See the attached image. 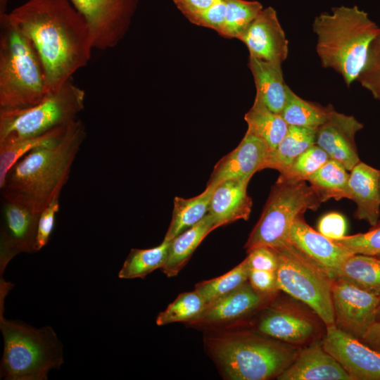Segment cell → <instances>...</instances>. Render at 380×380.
Listing matches in <instances>:
<instances>
[{"mask_svg":"<svg viewBox=\"0 0 380 380\" xmlns=\"http://www.w3.org/2000/svg\"><path fill=\"white\" fill-rule=\"evenodd\" d=\"M7 15L36 49L49 94L72 80L89 61L94 49L93 32L70 0H27Z\"/></svg>","mask_w":380,"mask_h":380,"instance_id":"1","label":"cell"},{"mask_svg":"<svg viewBox=\"0 0 380 380\" xmlns=\"http://www.w3.org/2000/svg\"><path fill=\"white\" fill-rule=\"evenodd\" d=\"M86 137L85 126L77 119L54 139L25 154L0 187L3 199L40 213L60 197Z\"/></svg>","mask_w":380,"mask_h":380,"instance_id":"2","label":"cell"},{"mask_svg":"<svg viewBox=\"0 0 380 380\" xmlns=\"http://www.w3.org/2000/svg\"><path fill=\"white\" fill-rule=\"evenodd\" d=\"M312 27L322 66L332 68L350 87L357 80L379 27L357 6H341L316 16Z\"/></svg>","mask_w":380,"mask_h":380,"instance_id":"3","label":"cell"},{"mask_svg":"<svg viewBox=\"0 0 380 380\" xmlns=\"http://www.w3.org/2000/svg\"><path fill=\"white\" fill-rule=\"evenodd\" d=\"M45 71L30 39L0 14V110L27 108L47 94Z\"/></svg>","mask_w":380,"mask_h":380,"instance_id":"4","label":"cell"},{"mask_svg":"<svg viewBox=\"0 0 380 380\" xmlns=\"http://www.w3.org/2000/svg\"><path fill=\"white\" fill-rule=\"evenodd\" d=\"M6 294H0V329L4 352L1 379L46 380L51 369L64 362L63 344L50 326L35 328L4 316Z\"/></svg>","mask_w":380,"mask_h":380,"instance_id":"5","label":"cell"},{"mask_svg":"<svg viewBox=\"0 0 380 380\" xmlns=\"http://www.w3.org/2000/svg\"><path fill=\"white\" fill-rule=\"evenodd\" d=\"M208 345L223 375L232 380L277 378L298 353L289 344L248 333L220 336Z\"/></svg>","mask_w":380,"mask_h":380,"instance_id":"6","label":"cell"},{"mask_svg":"<svg viewBox=\"0 0 380 380\" xmlns=\"http://www.w3.org/2000/svg\"><path fill=\"white\" fill-rule=\"evenodd\" d=\"M306 182H276L245 244L247 253L258 246L278 248L288 243L294 221L305 211L319 207V196Z\"/></svg>","mask_w":380,"mask_h":380,"instance_id":"7","label":"cell"},{"mask_svg":"<svg viewBox=\"0 0 380 380\" xmlns=\"http://www.w3.org/2000/svg\"><path fill=\"white\" fill-rule=\"evenodd\" d=\"M85 92L72 80L32 106L0 110V141L42 135L77 120L84 108Z\"/></svg>","mask_w":380,"mask_h":380,"instance_id":"8","label":"cell"},{"mask_svg":"<svg viewBox=\"0 0 380 380\" xmlns=\"http://www.w3.org/2000/svg\"><path fill=\"white\" fill-rule=\"evenodd\" d=\"M274 249L279 260L278 290L310 307L326 327L335 325L331 296L334 278L289 243Z\"/></svg>","mask_w":380,"mask_h":380,"instance_id":"9","label":"cell"},{"mask_svg":"<svg viewBox=\"0 0 380 380\" xmlns=\"http://www.w3.org/2000/svg\"><path fill=\"white\" fill-rule=\"evenodd\" d=\"M91 28L94 49L107 50L123 38L139 0H70Z\"/></svg>","mask_w":380,"mask_h":380,"instance_id":"10","label":"cell"},{"mask_svg":"<svg viewBox=\"0 0 380 380\" xmlns=\"http://www.w3.org/2000/svg\"><path fill=\"white\" fill-rule=\"evenodd\" d=\"M335 325L362 339L376 322L380 296L335 278L331 287Z\"/></svg>","mask_w":380,"mask_h":380,"instance_id":"11","label":"cell"},{"mask_svg":"<svg viewBox=\"0 0 380 380\" xmlns=\"http://www.w3.org/2000/svg\"><path fill=\"white\" fill-rule=\"evenodd\" d=\"M321 342L352 380H380V353L360 339L331 325Z\"/></svg>","mask_w":380,"mask_h":380,"instance_id":"12","label":"cell"},{"mask_svg":"<svg viewBox=\"0 0 380 380\" xmlns=\"http://www.w3.org/2000/svg\"><path fill=\"white\" fill-rule=\"evenodd\" d=\"M41 213V212H40ZM40 213L3 199L0 233V277L8 262L23 253H35Z\"/></svg>","mask_w":380,"mask_h":380,"instance_id":"13","label":"cell"},{"mask_svg":"<svg viewBox=\"0 0 380 380\" xmlns=\"http://www.w3.org/2000/svg\"><path fill=\"white\" fill-rule=\"evenodd\" d=\"M362 128L354 116L337 112L329 105L326 119L317 128L316 144L350 171L360 161L355 137Z\"/></svg>","mask_w":380,"mask_h":380,"instance_id":"14","label":"cell"},{"mask_svg":"<svg viewBox=\"0 0 380 380\" xmlns=\"http://www.w3.org/2000/svg\"><path fill=\"white\" fill-rule=\"evenodd\" d=\"M238 39L245 44L249 56L260 60L282 63L287 58L289 42L271 6L262 8Z\"/></svg>","mask_w":380,"mask_h":380,"instance_id":"15","label":"cell"},{"mask_svg":"<svg viewBox=\"0 0 380 380\" xmlns=\"http://www.w3.org/2000/svg\"><path fill=\"white\" fill-rule=\"evenodd\" d=\"M269 152L266 142L247 129L239 145L216 163L208 185H217L229 179L250 180L262 170Z\"/></svg>","mask_w":380,"mask_h":380,"instance_id":"16","label":"cell"},{"mask_svg":"<svg viewBox=\"0 0 380 380\" xmlns=\"http://www.w3.org/2000/svg\"><path fill=\"white\" fill-rule=\"evenodd\" d=\"M289 243L318 264L333 278L336 270L353 254L313 229L305 221L303 215L294 221L289 232Z\"/></svg>","mask_w":380,"mask_h":380,"instance_id":"17","label":"cell"},{"mask_svg":"<svg viewBox=\"0 0 380 380\" xmlns=\"http://www.w3.org/2000/svg\"><path fill=\"white\" fill-rule=\"evenodd\" d=\"M279 380H352L340 364L315 341L298 351Z\"/></svg>","mask_w":380,"mask_h":380,"instance_id":"18","label":"cell"},{"mask_svg":"<svg viewBox=\"0 0 380 380\" xmlns=\"http://www.w3.org/2000/svg\"><path fill=\"white\" fill-rule=\"evenodd\" d=\"M249 181L229 179L216 185L208 212L216 228L249 218L253 205L247 192Z\"/></svg>","mask_w":380,"mask_h":380,"instance_id":"19","label":"cell"},{"mask_svg":"<svg viewBox=\"0 0 380 380\" xmlns=\"http://www.w3.org/2000/svg\"><path fill=\"white\" fill-rule=\"evenodd\" d=\"M380 170L360 161L350 171V199L357 205L355 219L376 227L380 216Z\"/></svg>","mask_w":380,"mask_h":380,"instance_id":"20","label":"cell"},{"mask_svg":"<svg viewBox=\"0 0 380 380\" xmlns=\"http://www.w3.org/2000/svg\"><path fill=\"white\" fill-rule=\"evenodd\" d=\"M263 296L247 281L235 290L206 305L204 310L189 322L214 324L240 318L256 309L262 303Z\"/></svg>","mask_w":380,"mask_h":380,"instance_id":"21","label":"cell"},{"mask_svg":"<svg viewBox=\"0 0 380 380\" xmlns=\"http://www.w3.org/2000/svg\"><path fill=\"white\" fill-rule=\"evenodd\" d=\"M258 330L264 335L289 344L306 341L315 333V325L308 317L285 309L271 310L262 317Z\"/></svg>","mask_w":380,"mask_h":380,"instance_id":"22","label":"cell"},{"mask_svg":"<svg viewBox=\"0 0 380 380\" xmlns=\"http://www.w3.org/2000/svg\"><path fill=\"white\" fill-rule=\"evenodd\" d=\"M248 67L253 76L256 94L271 110L280 114L286 103L289 87L284 80L281 63L249 56Z\"/></svg>","mask_w":380,"mask_h":380,"instance_id":"23","label":"cell"},{"mask_svg":"<svg viewBox=\"0 0 380 380\" xmlns=\"http://www.w3.org/2000/svg\"><path fill=\"white\" fill-rule=\"evenodd\" d=\"M215 229L212 217L207 213L197 224L172 239L167 261L160 269L162 272L168 277L177 275L198 245Z\"/></svg>","mask_w":380,"mask_h":380,"instance_id":"24","label":"cell"},{"mask_svg":"<svg viewBox=\"0 0 380 380\" xmlns=\"http://www.w3.org/2000/svg\"><path fill=\"white\" fill-rule=\"evenodd\" d=\"M317 128L289 125L286 134L273 151L269 152L263 169L286 170L295 159L310 146L316 144Z\"/></svg>","mask_w":380,"mask_h":380,"instance_id":"25","label":"cell"},{"mask_svg":"<svg viewBox=\"0 0 380 380\" xmlns=\"http://www.w3.org/2000/svg\"><path fill=\"white\" fill-rule=\"evenodd\" d=\"M334 278L380 296V254H352L336 270Z\"/></svg>","mask_w":380,"mask_h":380,"instance_id":"26","label":"cell"},{"mask_svg":"<svg viewBox=\"0 0 380 380\" xmlns=\"http://www.w3.org/2000/svg\"><path fill=\"white\" fill-rule=\"evenodd\" d=\"M215 186L207 185L201 194L190 198L178 196L174 198L172 219L165 239L171 241L197 224L207 215Z\"/></svg>","mask_w":380,"mask_h":380,"instance_id":"27","label":"cell"},{"mask_svg":"<svg viewBox=\"0 0 380 380\" xmlns=\"http://www.w3.org/2000/svg\"><path fill=\"white\" fill-rule=\"evenodd\" d=\"M244 119L247 129L262 138L267 144L270 152L278 146L289 128L281 115L271 110L258 94Z\"/></svg>","mask_w":380,"mask_h":380,"instance_id":"28","label":"cell"},{"mask_svg":"<svg viewBox=\"0 0 380 380\" xmlns=\"http://www.w3.org/2000/svg\"><path fill=\"white\" fill-rule=\"evenodd\" d=\"M350 173L339 162L329 158L307 179L319 196L322 203L331 198L350 199Z\"/></svg>","mask_w":380,"mask_h":380,"instance_id":"29","label":"cell"},{"mask_svg":"<svg viewBox=\"0 0 380 380\" xmlns=\"http://www.w3.org/2000/svg\"><path fill=\"white\" fill-rule=\"evenodd\" d=\"M171 241L163 242L148 249L132 248L125 259L118 277L121 279L144 278L165 264Z\"/></svg>","mask_w":380,"mask_h":380,"instance_id":"30","label":"cell"},{"mask_svg":"<svg viewBox=\"0 0 380 380\" xmlns=\"http://www.w3.org/2000/svg\"><path fill=\"white\" fill-rule=\"evenodd\" d=\"M69 125L55 128L39 136L0 141V187L9 170L19 159L35 148L54 139Z\"/></svg>","mask_w":380,"mask_h":380,"instance_id":"31","label":"cell"},{"mask_svg":"<svg viewBox=\"0 0 380 380\" xmlns=\"http://www.w3.org/2000/svg\"><path fill=\"white\" fill-rule=\"evenodd\" d=\"M329 108V105L324 107L300 98L289 87L280 115L289 125L317 128L326 119Z\"/></svg>","mask_w":380,"mask_h":380,"instance_id":"32","label":"cell"},{"mask_svg":"<svg viewBox=\"0 0 380 380\" xmlns=\"http://www.w3.org/2000/svg\"><path fill=\"white\" fill-rule=\"evenodd\" d=\"M250 267L246 259L218 277L203 281L195 286L206 305L235 290L248 280Z\"/></svg>","mask_w":380,"mask_h":380,"instance_id":"33","label":"cell"},{"mask_svg":"<svg viewBox=\"0 0 380 380\" xmlns=\"http://www.w3.org/2000/svg\"><path fill=\"white\" fill-rule=\"evenodd\" d=\"M226 6V19L219 33L223 37L238 39L263 8L257 1L222 0Z\"/></svg>","mask_w":380,"mask_h":380,"instance_id":"34","label":"cell"},{"mask_svg":"<svg viewBox=\"0 0 380 380\" xmlns=\"http://www.w3.org/2000/svg\"><path fill=\"white\" fill-rule=\"evenodd\" d=\"M206 303L194 289L180 293L167 308L156 317V324L163 326L174 322H190L198 316L205 308Z\"/></svg>","mask_w":380,"mask_h":380,"instance_id":"35","label":"cell"},{"mask_svg":"<svg viewBox=\"0 0 380 380\" xmlns=\"http://www.w3.org/2000/svg\"><path fill=\"white\" fill-rule=\"evenodd\" d=\"M329 159L327 153L314 144L298 156L286 170L280 173L277 182L307 181Z\"/></svg>","mask_w":380,"mask_h":380,"instance_id":"36","label":"cell"},{"mask_svg":"<svg viewBox=\"0 0 380 380\" xmlns=\"http://www.w3.org/2000/svg\"><path fill=\"white\" fill-rule=\"evenodd\" d=\"M357 81L380 101V33L369 46L365 64Z\"/></svg>","mask_w":380,"mask_h":380,"instance_id":"37","label":"cell"},{"mask_svg":"<svg viewBox=\"0 0 380 380\" xmlns=\"http://www.w3.org/2000/svg\"><path fill=\"white\" fill-rule=\"evenodd\" d=\"M353 254H380V226L365 232L334 240Z\"/></svg>","mask_w":380,"mask_h":380,"instance_id":"38","label":"cell"},{"mask_svg":"<svg viewBox=\"0 0 380 380\" xmlns=\"http://www.w3.org/2000/svg\"><path fill=\"white\" fill-rule=\"evenodd\" d=\"M59 206V197H57L41 211L37 224L35 241L36 252L43 248L49 242Z\"/></svg>","mask_w":380,"mask_h":380,"instance_id":"39","label":"cell"},{"mask_svg":"<svg viewBox=\"0 0 380 380\" xmlns=\"http://www.w3.org/2000/svg\"><path fill=\"white\" fill-rule=\"evenodd\" d=\"M226 19V6L222 0H215L213 5L189 21L198 26L215 30L218 34L224 27Z\"/></svg>","mask_w":380,"mask_h":380,"instance_id":"40","label":"cell"},{"mask_svg":"<svg viewBox=\"0 0 380 380\" xmlns=\"http://www.w3.org/2000/svg\"><path fill=\"white\" fill-rule=\"evenodd\" d=\"M247 253L245 259L250 269L276 272L279 260L275 249L269 246H258Z\"/></svg>","mask_w":380,"mask_h":380,"instance_id":"41","label":"cell"},{"mask_svg":"<svg viewBox=\"0 0 380 380\" xmlns=\"http://www.w3.org/2000/svg\"><path fill=\"white\" fill-rule=\"evenodd\" d=\"M318 232L327 238L336 240L345 236L346 222L338 213H329L323 216L318 223Z\"/></svg>","mask_w":380,"mask_h":380,"instance_id":"42","label":"cell"},{"mask_svg":"<svg viewBox=\"0 0 380 380\" xmlns=\"http://www.w3.org/2000/svg\"><path fill=\"white\" fill-rule=\"evenodd\" d=\"M248 281L258 293L264 296L278 290L276 272L251 269Z\"/></svg>","mask_w":380,"mask_h":380,"instance_id":"43","label":"cell"},{"mask_svg":"<svg viewBox=\"0 0 380 380\" xmlns=\"http://www.w3.org/2000/svg\"><path fill=\"white\" fill-rule=\"evenodd\" d=\"M177 8L190 20L209 8L215 0H172Z\"/></svg>","mask_w":380,"mask_h":380,"instance_id":"44","label":"cell"},{"mask_svg":"<svg viewBox=\"0 0 380 380\" xmlns=\"http://www.w3.org/2000/svg\"><path fill=\"white\" fill-rule=\"evenodd\" d=\"M360 340L380 353V322H375Z\"/></svg>","mask_w":380,"mask_h":380,"instance_id":"45","label":"cell"},{"mask_svg":"<svg viewBox=\"0 0 380 380\" xmlns=\"http://www.w3.org/2000/svg\"><path fill=\"white\" fill-rule=\"evenodd\" d=\"M8 0H0V14L6 13V6Z\"/></svg>","mask_w":380,"mask_h":380,"instance_id":"46","label":"cell"},{"mask_svg":"<svg viewBox=\"0 0 380 380\" xmlns=\"http://www.w3.org/2000/svg\"><path fill=\"white\" fill-rule=\"evenodd\" d=\"M376 322H380V300L377 307Z\"/></svg>","mask_w":380,"mask_h":380,"instance_id":"47","label":"cell"},{"mask_svg":"<svg viewBox=\"0 0 380 380\" xmlns=\"http://www.w3.org/2000/svg\"><path fill=\"white\" fill-rule=\"evenodd\" d=\"M378 226H380V219H379V220L378 222V224H377L376 227H378Z\"/></svg>","mask_w":380,"mask_h":380,"instance_id":"48","label":"cell"},{"mask_svg":"<svg viewBox=\"0 0 380 380\" xmlns=\"http://www.w3.org/2000/svg\"><path fill=\"white\" fill-rule=\"evenodd\" d=\"M379 189H380V174H379Z\"/></svg>","mask_w":380,"mask_h":380,"instance_id":"49","label":"cell"}]
</instances>
